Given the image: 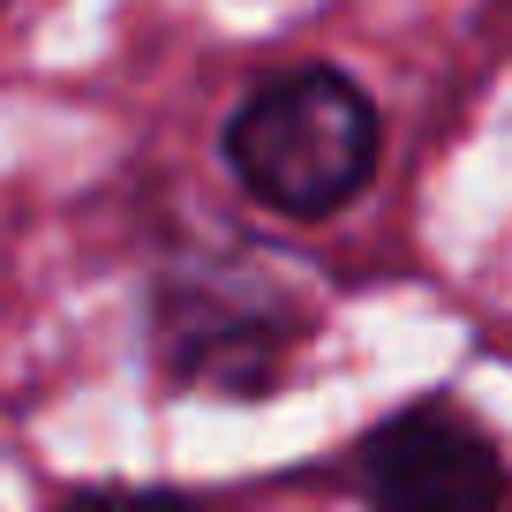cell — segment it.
I'll return each instance as SVG.
<instances>
[{
  "label": "cell",
  "mask_w": 512,
  "mask_h": 512,
  "mask_svg": "<svg viewBox=\"0 0 512 512\" xmlns=\"http://www.w3.org/2000/svg\"><path fill=\"white\" fill-rule=\"evenodd\" d=\"M377 106L347 68H287L256 83L226 121L234 181L279 219H332L377 174Z\"/></svg>",
  "instance_id": "cell-1"
},
{
  "label": "cell",
  "mask_w": 512,
  "mask_h": 512,
  "mask_svg": "<svg viewBox=\"0 0 512 512\" xmlns=\"http://www.w3.org/2000/svg\"><path fill=\"white\" fill-rule=\"evenodd\" d=\"M369 512H497L505 505V460L490 430L452 400H422L377 422L354 452Z\"/></svg>",
  "instance_id": "cell-2"
},
{
  "label": "cell",
  "mask_w": 512,
  "mask_h": 512,
  "mask_svg": "<svg viewBox=\"0 0 512 512\" xmlns=\"http://www.w3.org/2000/svg\"><path fill=\"white\" fill-rule=\"evenodd\" d=\"M294 309L249 294L241 279H174L159 294V347L189 384L211 392H272L294 347Z\"/></svg>",
  "instance_id": "cell-3"
},
{
  "label": "cell",
  "mask_w": 512,
  "mask_h": 512,
  "mask_svg": "<svg viewBox=\"0 0 512 512\" xmlns=\"http://www.w3.org/2000/svg\"><path fill=\"white\" fill-rule=\"evenodd\" d=\"M61 512H204L189 490H76Z\"/></svg>",
  "instance_id": "cell-4"
}]
</instances>
